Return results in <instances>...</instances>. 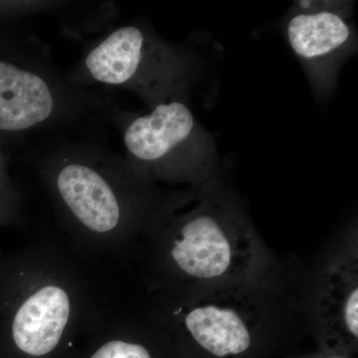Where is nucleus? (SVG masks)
<instances>
[{
  "mask_svg": "<svg viewBox=\"0 0 358 358\" xmlns=\"http://www.w3.org/2000/svg\"><path fill=\"white\" fill-rule=\"evenodd\" d=\"M189 55L141 23L110 29L89 45L66 77L76 86L99 84L128 90L150 109L183 100L192 79Z\"/></svg>",
  "mask_w": 358,
  "mask_h": 358,
  "instance_id": "obj_2",
  "label": "nucleus"
},
{
  "mask_svg": "<svg viewBox=\"0 0 358 358\" xmlns=\"http://www.w3.org/2000/svg\"><path fill=\"white\" fill-rule=\"evenodd\" d=\"M40 157V171L75 225L103 236L133 217L143 176L124 157L84 141L52 145Z\"/></svg>",
  "mask_w": 358,
  "mask_h": 358,
  "instance_id": "obj_1",
  "label": "nucleus"
},
{
  "mask_svg": "<svg viewBox=\"0 0 358 358\" xmlns=\"http://www.w3.org/2000/svg\"><path fill=\"white\" fill-rule=\"evenodd\" d=\"M345 319L346 327L350 334L357 338L358 336V291L355 288L348 296L345 303Z\"/></svg>",
  "mask_w": 358,
  "mask_h": 358,
  "instance_id": "obj_8",
  "label": "nucleus"
},
{
  "mask_svg": "<svg viewBox=\"0 0 358 358\" xmlns=\"http://www.w3.org/2000/svg\"><path fill=\"white\" fill-rule=\"evenodd\" d=\"M107 119L121 131L124 159L143 178L189 176L217 157L210 134L185 100L159 103L148 114L115 107Z\"/></svg>",
  "mask_w": 358,
  "mask_h": 358,
  "instance_id": "obj_3",
  "label": "nucleus"
},
{
  "mask_svg": "<svg viewBox=\"0 0 358 358\" xmlns=\"http://www.w3.org/2000/svg\"><path fill=\"white\" fill-rule=\"evenodd\" d=\"M0 162H1V155H0Z\"/></svg>",
  "mask_w": 358,
  "mask_h": 358,
  "instance_id": "obj_10",
  "label": "nucleus"
},
{
  "mask_svg": "<svg viewBox=\"0 0 358 358\" xmlns=\"http://www.w3.org/2000/svg\"><path fill=\"white\" fill-rule=\"evenodd\" d=\"M90 358H152L140 343L114 339L103 343Z\"/></svg>",
  "mask_w": 358,
  "mask_h": 358,
  "instance_id": "obj_7",
  "label": "nucleus"
},
{
  "mask_svg": "<svg viewBox=\"0 0 358 358\" xmlns=\"http://www.w3.org/2000/svg\"><path fill=\"white\" fill-rule=\"evenodd\" d=\"M185 326L194 341L216 357L240 355L251 345V336L243 320L227 308H194L186 315Z\"/></svg>",
  "mask_w": 358,
  "mask_h": 358,
  "instance_id": "obj_6",
  "label": "nucleus"
},
{
  "mask_svg": "<svg viewBox=\"0 0 358 358\" xmlns=\"http://www.w3.org/2000/svg\"><path fill=\"white\" fill-rule=\"evenodd\" d=\"M171 256L185 274L212 279L225 274L230 267L232 251L218 219L208 212H199L181 225Z\"/></svg>",
  "mask_w": 358,
  "mask_h": 358,
  "instance_id": "obj_5",
  "label": "nucleus"
},
{
  "mask_svg": "<svg viewBox=\"0 0 358 358\" xmlns=\"http://www.w3.org/2000/svg\"><path fill=\"white\" fill-rule=\"evenodd\" d=\"M286 25L292 50L320 86H329L339 62L352 52L355 35L350 13L338 4L300 2Z\"/></svg>",
  "mask_w": 358,
  "mask_h": 358,
  "instance_id": "obj_4",
  "label": "nucleus"
},
{
  "mask_svg": "<svg viewBox=\"0 0 358 358\" xmlns=\"http://www.w3.org/2000/svg\"><path fill=\"white\" fill-rule=\"evenodd\" d=\"M0 214H1V199H0Z\"/></svg>",
  "mask_w": 358,
  "mask_h": 358,
  "instance_id": "obj_9",
  "label": "nucleus"
}]
</instances>
